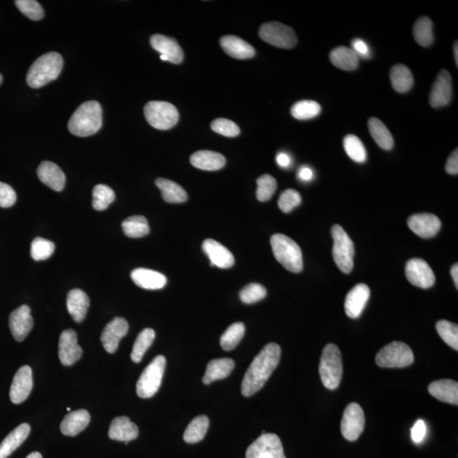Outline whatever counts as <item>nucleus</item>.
<instances>
[{"label":"nucleus","mask_w":458,"mask_h":458,"mask_svg":"<svg viewBox=\"0 0 458 458\" xmlns=\"http://www.w3.org/2000/svg\"><path fill=\"white\" fill-rule=\"evenodd\" d=\"M146 120L158 130H168L179 120L178 109L172 104L165 101H151L145 106Z\"/></svg>","instance_id":"1a4fd4ad"},{"label":"nucleus","mask_w":458,"mask_h":458,"mask_svg":"<svg viewBox=\"0 0 458 458\" xmlns=\"http://www.w3.org/2000/svg\"><path fill=\"white\" fill-rule=\"evenodd\" d=\"M371 136L380 148L390 151L394 146V138L387 126L379 119L371 117L368 121Z\"/></svg>","instance_id":"f704fd0d"},{"label":"nucleus","mask_w":458,"mask_h":458,"mask_svg":"<svg viewBox=\"0 0 458 458\" xmlns=\"http://www.w3.org/2000/svg\"><path fill=\"white\" fill-rule=\"evenodd\" d=\"M453 52H454V57H455L457 67H458V44H457V41H456L455 43H454Z\"/></svg>","instance_id":"680f3d73"},{"label":"nucleus","mask_w":458,"mask_h":458,"mask_svg":"<svg viewBox=\"0 0 458 458\" xmlns=\"http://www.w3.org/2000/svg\"><path fill=\"white\" fill-rule=\"evenodd\" d=\"M407 224L414 233L423 238L436 236L441 228L440 219L430 213L411 215L408 218Z\"/></svg>","instance_id":"6ab92c4d"},{"label":"nucleus","mask_w":458,"mask_h":458,"mask_svg":"<svg viewBox=\"0 0 458 458\" xmlns=\"http://www.w3.org/2000/svg\"><path fill=\"white\" fill-rule=\"evenodd\" d=\"M202 249L209 258L211 265L223 269L233 267L234 257L232 252L219 242L208 238L203 242Z\"/></svg>","instance_id":"412c9836"},{"label":"nucleus","mask_w":458,"mask_h":458,"mask_svg":"<svg viewBox=\"0 0 458 458\" xmlns=\"http://www.w3.org/2000/svg\"><path fill=\"white\" fill-rule=\"evenodd\" d=\"M190 163L195 167L201 170L218 171L224 167L226 158L220 153L199 151L191 156Z\"/></svg>","instance_id":"7c9ffc66"},{"label":"nucleus","mask_w":458,"mask_h":458,"mask_svg":"<svg viewBox=\"0 0 458 458\" xmlns=\"http://www.w3.org/2000/svg\"><path fill=\"white\" fill-rule=\"evenodd\" d=\"M102 126V108L97 101L82 104L73 113L68 123L69 131L78 137H88L98 132Z\"/></svg>","instance_id":"f03ea898"},{"label":"nucleus","mask_w":458,"mask_h":458,"mask_svg":"<svg viewBox=\"0 0 458 458\" xmlns=\"http://www.w3.org/2000/svg\"><path fill=\"white\" fill-rule=\"evenodd\" d=\"M63 67V56L56 52H49L38 58L26 75V83L33 88H38L56 80Z\"/></svg>","instance_id":"7ed1b4c3"},{"label":"nucleus","mask_w":458,"mask_h":458,"mask_svg":"<svg viewBox=\"0 0 458 458\" xmlns=\"http://www.w3.org/2000/svg\"><path fill=\"white\" fill-rule=\"evenodd\" d=\"M451 275L452 276L454 284H455L457 288H458V265L457 264L452 265V268L451 269Z\"/></svg>","instance_id":"052dcab7"},{"label":"nucleus","mask_w":458,"mask_h":458,"mask_svg":"<svg viewBox=\"0 0 458 458\" xmlns=\"http://www.w3.org/2000/svg\"><path fill=\"white\" fill-rule=\"evenodd\" d=\"M26 458H43L40 452H33L29 454Z\"/></svg>","instance_id":"e2e57ef3"},{"label":"nucleus","mask_w":458,"mask_h":458,"mask_svg":"<svg viewBox=\"0 0 458 458\" xmlns=\"http://www.w3.org/2000/svg\"><path fill=\"white\" fill-rule=\"evenodd\" d=\"M33 371L28 365L22 366L15 373L10 391V401L20 404L28 399L33 390Z\"/></svg>","instance_id":"4468645a"},{"label":"nucleus","mask_w":458,"mask_h":458,"mask_svg":"<svg viewBox=\"0 0 458 458\" xmlns=\"http://www.w3.org/2000/svg\"><path fill=\"white\" fill-rule=\"evenodd\" d=\"M15 3L19 10L31 20L40 21L44 17L43 8L34 0H17Z\"/></svg>","instance_id":"09e8293b"},{"label":"nucleus","mask_w":458,"mask_h":458,"mask_svg":"<svg viewBox=\"0 0 458 458\" xmlns=\"http://www.w3.org/2000/svg\"><path fill=\"white\" fill-rule=\"evenodd\" d=\"M152 48L161 56L167 58L168 61L172 63L180 64L183 60V52L178 42L174 38L155 34L151 38Z\"/></svg>","instance_id":"4be33fe9"},{"label":"nucleus","mask_w":458,"mask_h":458,"mask_svg":"<svg viewBox=\"0 0 458 458\" xmlns=\"http://www.w3.org/2000/svg\"><path fill=\"white\" fill-rule=\"evenodd\" d=\"M90 305V298L85 292L80 288H74L69 292L67 298V310L76 322L84 320Z\"/></svg>","instance_id":"a878e982"},{"label":"nucleus","mask_w":458,"mask_h":458,"mask_svg":"<svg viewBox=\"0 0 458 458\" xmlns=\"http://www.w3.org/2000/svg\"><path fill=\"white\" fill-rule=\"evenodd\" d=\"M115 195L113 188L105 184H98L94 188L92 206L96 211H104L115 201Z\"/></svg>","instance_id":"c03bdc74"},{"label":"nucleus","mask_w":458,"mask_h":458,"mask_svg":"<svg viewBox=\"0 0 458 458\" xmlns=\"http://www.w3.org/2000/svg\"><path fill=\"white\" fill-rule=\"evenodd\" d=\"M138 436V429L136 423L130 421L128 417H117L111 422L109 437L111 440L129 442Z\"/></svg>","instance_id":"cd10ccee"},{"label":"nucleus","mask_w":458,"mask_h":458,"mask_svg":"<svg viewBox=\"0 0 458 458\" xmlns=\"http://www.w3.org/2000/svg\"><path fill=\"white\" fill-rule=\"evenodd\" d=\"M131 279L138 287L145 290H161L167 283V277L159 272L147 268H136L131 272Z\"/></svg>","instance_id":"5701e85b"},{"label":"nucleus","mask_w":458,"mask_h":458,"mask_svg":"<svg viewBox=\"0 0 458 458\" xmlns=\"http://www.w3.org/2000/svg\"><path fill=\"white\" fill-rule=\"evenodd\" d=\"M15 202H17V194L13 187L0 182V207L13 206Z\"/></svg>","instance_id":"864d4df0"},{"label":"nucleus","mask_w":458,"mask_h":458,"mask_svg":"<svg viewBox=\"0 0 458 458\" xmlns=\"http://www.w3.org/2000/svg\"><path fill=\"white\" fill-rule=\"evenodd\" d=\"M9 326L15 341L18 342L24 341L33 327V319L31 315L30 307L23 305L13 311L10 315Z\"/></svg>","instance_id":"a211bd4d"},{"label":"nucleus","mask_w":458,"mask_h":458,"mask_svg":"<svg viewBox=\"0 0 458 458\" xmlns=\"http://www.w3.org/2000/svg\"><path fill=\"white\" fill-rule=\"evenodd\" d=\"M427 432V427L425 423L419 419L416 422L415 425L411 429V439L415 442V443H420L423 440V438L425 437Z\"/></svg>","instance_id":"5fc2aeb1"},{"label":"nucleus","mask_w":458,"mask_h":458,"mask_svg":"<svg viewBox=\"0 0 458 458\" xmlns=\"http://www.w3.org/2000/svg\"><path fill=\"white\" fill-rule=\"evenodd\" d=\"M129 329V322L123 318H115L108 323L103 330L101 338L104 349L110 354L117 352L119 343L128 334Z\"/></svg>","instance_id":"2eb2a0df"},{"label":"nucleus","mask_w":458,"mask_h":458,"mask_svg":"<svg viewBox=\"0 0 458 458\" xmlns=\"http://www.w3.org/2000/svg\"><path fill=\"white\" fill-rule=\"evenodd\" d=\"M344 148L352 160L358 163H363L367 160V151L359 138L349 134L344 138Z\"/></svg>","instance_id":"79ce46f5"},{"label":"nucleus","mask_w":458,"mask_h":458,"mask_svg":"<svg viewBox=\"0 0 458 458\" xmlns=\"http://www.w3.org/2000/svg\"><path fill=\"white\" fill-rule=\"evenodd\" d=\"M156 184L161 192L165 202L179 204L186 202L188 199L187 192L179 184L172 180L157 179Z\"/></svg>","instance_id":"72a5a7b5"},{"label":"nucleus","mask_w":458,"mask_h":458,"mask_svg":"<svg viewBox=\"0 0 458 458\" xmlns=\"http://www.w3.org/2000/svg\"><path fill=\"white\" fill-rule=\"evenodd\" d=\"M365 416L363 408L357 403L349 404L341 420V433L346 440L355 441L363 432Z\"/></svg>","instance_id":"f8f14e48"},{"label":"nucleus","mask_w":458,"mask_h":458,"mask_svg":"<svg viewBox=\"0 0 458 458\" xmlns=\"http://www.w3.org/2000/svg\"><path fill=\"white\" fill-rule=\"evenodd\" d=\"M67 411H71V408H70V407H68V408H67Z\"/></svg>","instance_id":"69168bd1"},{"label":"nucleus","mask_w":458,"mask_h":458,"mask_svg":"<svg viewBox=\"0 0 458 458\" xmlns=\"http://www.w3.org/2000/svg\"><path fill=\"white\" fill-rule=\"evenodd\" d=\"M375 361L380 368H402L414 363V355L409 345L394 341L380 350Z\"/></svg>","instance_id":"423d86ee"},{"label":"nucleus","mask_w":458,"mask_h":458,"mask_svg":"<svg viewBox=\"0 0 458 458\" xmlns=\"http://www.w3.org/2000/svg\"><path fill=\"white\" fill-rule=\"evenodd\" d=\"M436 330L446 344L454 350H458V327L455 323L441 320L436 323Z\"/></svg>","instance_id":"49530a36"},{"label":"nucleus","mask_w":458,"mask_h":458,"mask_svg":"<svg viewBox=\"0 0 458 458\" xmlns=\"http://www.w3.org/2000/svg\"><path fill=\"white\" fill-rule=\"evenodd\" d=\"M245 331V328L243 322L233 323L221 337L220 344L222 348L224 351H232L243 338Z\"/></svg>","instance_id":"a19ab883"},{"label":"nucleus","mask_w":458,"mask_h":458,"mask_svg":"<svg viewBox=\"0 0 458 458\" xmlns=\"http://www.w3.org/2000/svg\"><path fill=\"white\" fill-rule=\"evenodd\" d=\"M392 87L398 93H407L414 86V79L410 69L402 64L394 65L391 70Z\"/></svg>","instance_id":"c9c22d12"},{"label":"nucleus","mask_w":458,"mask_h":458,"mask_svg":"<svg viewBox=\"0 0 458 458\" xmlns=\"http://www.w3.org/2000/svg\"><path fill=\"white\" fill-rule=\"evenodd\" d=\"M331 233H332L334 240V260L338 269L342 272L348 275L352 271L354 255H355L352 238L340 225L333 226Z\"/></svg>","instance_id":"0eeeda50"},{"label":"nucleus","mask_w":458,"mask_h":458,"mask_svg":"<svg viewBox=\"0 0 458 458\" xmlns=\"http://www.w3.org/2000/svg\"><path fill=\"white\" fill-rule=\"evenodd\" d=\"M155 337L156 333L152 329H145L138 334L134 342L132 353H131V359L133 363H140L145 353L155 340Z\"/></svg>","instance_id":"ea45409f"},{"label":"nucleus","mask_w":458,"mask_h":458,"mask_svg":"<svg viewBox=\"0 0 458 458\" xmlns=\"http://www.w3.org/2000/svg\"><path fill=\"white\" fill-rule=\"evenodd\" d=\"M352 49L357 54L358 57L367 59V58L370 56V51H369L368 46L363 40H360V38H356V40L352 41Z\"/></svg>","instance_id":"6e6d98bb"},{"label":"nucleus","mask_w":458,"mask_h":458,"mask_svg":"<svg viewBox=\"0 0 458 458\" xmlns=\"http://www.w3.org/2000/svg\"><path fill=\"white\" fill-rule=\"evenodd\" d=\"M211 128L222 136L234 138L240 134V129L236 123L226 118H218L211 122Z\"/></svg>","instance_id":"3c124183"},{"label":"nucleus","mask_w":458,"mask_h":458,"mask_svg":"<svg viewBox=\"0 0 458 458\" xmlns=\"http://www.w3.org/2000/svg\"><path fill=\"white\" fill-rule=\"evenodd\" d=\"M123 233L129 238H142L147 236L149 233V226L143 215H133L123 221Z\"/></svg>","instance_id":"4c0bfd02"},{"label":"nucleus","mask_w":458,"mask_h":458,"mask_svg":"<svg viewBox=\"0 0 458 458\" xmlns=\"http://www.w3.org/2000/svg\"><path fill=\"white\" fill-rule=\"evenodd\" d=\"M452 97V76L446 70L439 72L430 91V103L433 108L448 106Z\"/></svg>","instance_id":"f3484780"},{"label":"nucleus","mask_w":458,"mask_h":458,"mask_svg":"<svg viewBox=\"0 0 458 458\" xmlns=\"http://www.w3.org/2000/svg\"><path fill=\"white\" fill-rule=\"evenodd\" d=\"M82 356L83 349L78 343V336L75 331H63L59 341V357L61 364L72 366L79 361Z\"/></svg>","instance_id":"dca6fc26"},{"label":"nucleus","mask_w":458,"mask_h":458,"mask_svg":"<svg viewBox=\"0 0 458 458\" xmlns=\"http://www.w3.org/2000/svg\"><path fill=\"white\" fill-rule=\"evenodd\" d=\"M280 357L281 348L278 344L270 343L265 345L254 358L245 373L241 384L242 395L250 398L259 391L278 367Z\"/></svg>","instance_id":"f257e3e1"},{"label":"nucleus","mask_w":458,"mask_h":458,"mask_svg":"<svg viewBox=\"0 0 458 458\" xmlns=\"http://www.w3.org/2000/svg\"><path fill=\"white\" fill-rule=\"evenodd\" d=\"M298 177L303 181H310L313 178V172L309 167H302L298 172Z\"/></svg>","instance_id":"13d9d810"},{"label":"nucleus","mask_w":458,"mask_h":458,"mask_svg":"<svg viewBox=\"0 0 458 458\" xmlns=\"http://www.w3.org/2000/svg\"><path fill=\"white\" fill-rule=\"evenodd\" d=\"M55 249L53 242L43 238H36L31 245V256L34 261L47 260L53 255Z\"/></svg>","instance_id":"a18cd8bd"},{"label":"nucleus","mask_w":458,"mask_h":458,"mask_svg":"<svg viewBox=\"0 0 458 458\" xmlns=\"http://www.w3.org/2000/svg\"><path fill=\"white\" fill-rule=\"evenodd\" d=\"M246 458H286L282 442L275 434H263L249 446Z\"/></svg>","instance_id":"9b49d317"},{"label":"nucleus","mask_w":458,"mask_h":458,"mask_svg":"<svg viewBox=\"0 0 458 458\" xmlns=\"http://www.w3.org/2000/svg\"><path fill=\"white\" fill-rule=\"evenodd\" d=\"M38 177L41 182L51 190L63 191L65 183V176L61 169L51 161H43L38 168Z\"/></svg>","instance_id":"b1692460"},{"label":"nucleus","mask_w":458,"mask_h":458,"mask_svg":"<svg viewBox=\"0 0 458 458\" xmlns=\"http://www.w3.org/2000/svg\"><path fill=\"white\" fill-rule=\"evenodd\" d=\"M259 36L265 43L281 49H290L297 44L295 31L280 22H272L261 25Z\"/></svg>","instance_id":"9d476101"},{"label":"nucleus","mask_w":458,"mask_h":458,"mask_svg":"<svg viewBox=\"0 0 458 458\" xmlns=\"http://www.w3.org/2000/svg\"><path fill=\"white\" fill-rule=\"evenodd\" d=\"M2 82H3V76L1 74H0V85H1Z\"/></svg>","instance_id":"0e129e2a"},{"label":"nucleus","mask_w":458,"mask_h":458,"mask_svg":"<svg viewBox=\"0 0 458 458\" xmlns=\"http://www.w3.org/2000/svg\"><path fill=\"white\" fill-rule=\"evenodd\" d=\"M369 297L370 288L365 284H358L350 291L345 297V310L351 318H358L364 310Z\"/></svg>","instance_id":"aec40b11"},{"label":"nucleus","mask_w":458,"mask_h":458,"mask_svg":"<svg viewBox=\"0 0 458 458\" xmlns=\"http://www.w3.org/2000/svg\"><path fill=\"white\" fill-rule=\"evenodd\" d=\"M302 202L301 195L295 190H287L281 194L278 205L280 210L284 213H291Z\"/></svg>","instance_id":"603ef678"},{"label":"nucleus","mask_w":458,"mask_h":458,"mask_svg":"<svg viewBox=\"0 0 458 458\" xmlns=\"http://www.w3.org/2000/svg\"><path fill=\"white\" fill-rule=\"evenodd\" d=\"M431 395L439 401L457 405L458 404V384L452 379H441L434 381L429 386Z\"/></svg>","instance_id":"c85d7f7f"},{"label":"nucleus","mask_w":458,"mask_h":458,"mask_svg":"<svg viewBox=\"0 0 458 458\" xmlns=\"http://www.w3.org/2000/svg\"><path fill=\"white\" fill-rule=\"evenodd\" d=\"M236 367V363L231 358H220L211 361L207 365L203 383L210 384L215 380L223 379L230 375Z\"/></svg>","instance_id":"2f4dec72"},{"label":"nucleus","mask_w":458,"mask_h":458,"mask_svg":"<svg viewBox=\"0 0 458 458\" xmlns=\"http://www.w3.org/2000/svg\"><path fill=\"white\" fill-rule=\"evenodd\" d=\"M445 171L451 175H457L458 173V151L455 149L449 156L445 164Z\"/></svg>","instance_id":"4d7b16f0"},{"label":"nucleus","mask_w":458,"mask_h":458,"mask_svg":"<svg viewBox=\"0 0 458 458\" xmlns=\"http://www.w3.org/2000/svg\"><path fill=\"white\" fill-rule=\"evenodd\" d=\"M319 375L323 386L329 390H336L340 386L343 375V364L340 349L336 345L329 344L323 349L319 364Z\"/></svg>","instance_id":"39448f33"},{"label":"nucleus","mask_w":458,"mask_h":458,"mask_svg":"<svg viewBox=\"0 0 458 458\" xmlns=\"http://www.w3.org/2000/svg\"><path fill=\"white\" fill-rule=\"evenodd\" d=\"M273 255L288 271L300 272L303 269L301 247L292 238L282 234H273L271 238Z\"/></svg>","instance_id":"20e7f679"},{"label":"nucleus","mask_w":458,"mask_h":458,"mask_svg":"<svg viewBox=\"0 0 458 458\" xmlns=\"http://www.w3.org/2000/svg\"><path fill=\"white\" fill-rule=\"evenodd\" d=\"M329 59L334 67L344 71H354L359 65V57L352 49L340 46L330 52Z\"/></svg>","instance_id":"473e14b6"},{"label":"nucleus","mask_w":458,"mask_h":458,"mask_svg":"<svg viewBox=\"0 0 458 458\" xmlns=\"http://www.w3.org/2000/svg\"><path fill=\"white\" fill-rule=\"evenodd\" d=\"M267 295V290L261 284H250L240 291V298L245 304H253L263 300Z\"/></svg>","instance_id":"8fccbe9b"},{"label":"nucleus","mask_w":458,"mask_h":458,"mask_svg":"<svg viewBox=\"0 0 458 458\" xmlns=\"http://www.w3.org/2000/svg\"><path fill=\"white\" fill-rule=\"evenodd\" d=\"M30 431L28 423H22L11 431L0 444V458L9 457L15 450L20 448L28 437Z\"/></svg>","instance_id":"c756f323"},{"label":"nucleus","mask_w":458,"mask_h":458,"mask_svg":"<svg viewBox=\"0 0 458 458\" xmlns=\"http://www.w3.org/2000/svg\"><path fill=\"white\" fill-rule=\"evenodd\" d=\"M165 368L164 356H157L151 363L145 368L138 380L136 391L141 398H151L156 394L163 382Z\"/></svg>","instance_id":"6e6552de"},{"label":"nucleus","mask_w":458,"mask_h":458,"mask_svg":"<svg viewBox=\"0 0 458 458\" xmlns=\"http://www.w3.org/2000/svg\"><path fill=\"white\" fill-rule=\"evenodd\" d=\"M406 277L414 286L422 288L432 287L436 282V276L428 263L425 260L414 258L407 261Z\"/></svg>","instance_id":"ddd939ff"},{"label":"nucleus","mask_w":458,"mask_h":458,"mask_svg":"<svg viewBox=\"0 0 458 458\" xmlns=\"http://www.w3.org/2000/svg\"><path fill=\"white\" fill-rule=\"evenodd\" d=\"M416 42L422 47H430L434 42L433 22L429 17L418 18L414 26Z\"/></svg>","instance_id":"58836bf2"},{"label":"nucleus","mask_w":458,"mask_h":458,"mask_svg":"<svg viewBox=\"0 0 458 458\" xmlns=\"http://www.w3.org/2000/svg\"><path fill=\"white\" fill-rule=\"evenodd\" d=\"M276 161L281 167H288L291 161V157L286 153H279L276 157Z\"/></svg>","instance_id":"bf43d9fd"},{"label":"nucleus","mask_w":458,"mask_h":458,"mask_svg":"<svg viewBox=\"0 0 458 458\" xmlns=\"http://www.w3.org/2000/svg\"><path fill=\"white\" fill-rule=\"evenodd\" d=\"M291 113L298 120H309L320 114L321 106L313 101H302L291 107Z\"/></svg>","instance_id":"37998d69"},{"label":"nucleus","mask_w":458,"mask_h":458,"mask_svg":"<svg viewBox=\"0 0 458 458\" xmlns=\"http://www.w3.org/2000/svg\"><path fill=\"white\" fill-rule=\"evenodd\" d=\"M90 422V415L87 410L71 411L60 423V430L65 436H76L87 428Z\"/></svg>","instance_id":"bb28decb"},{"label":"nucleus","mask_w":458,"mask_h":458,"mask_svg":"<svg viewBox=\"0 0 458 458\" xmlns=\"http://www.w3.org/2000/svg\"><path fill=\"white\" fill-rule=\"evenodd\" d=\"M209 425V418L206 415L198 416L188 425L183 434L184 441L190 444L198 443L206 436Z\"/></svg>","instance_id":"e433bc0d"},{"label":"nucleus","mask_w":458,"mask_h":458,"mask_svg":"<svg viewBox=\"0 0 458 458\" xmlns=\"http://www.w3.org/2000/svg\"><path fill=\"white\" fill-rule=\"evenodd\" d=\"M256 197L258 201L265 202L269 201L277 190V181L272 176L264 174L256 181Z\"/></svg>","instance_id":"de8ad7c7"},{"label":"nucleus","mask_w":458,"mask_h":458,"mask_svg":"<svg viewBox=\"0 0 458 458\" xmlns=\"http://www.w3.org/2000/svg\"><path fill=\"white\" fill-rule=\"evenodd\" d=\"M220 45L223 51L234 59H251L256 56L255 49L237 36L228 35L221 38Z\"/></svg>","instance_id":"393cba45"}]
</instances>
